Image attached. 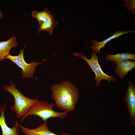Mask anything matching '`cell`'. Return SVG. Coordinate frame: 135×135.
<instances>
[{
	"label": "cell",
	"instance_id": "obj_15",
	"mask_svg": "<svg viewBox=\"0 0 135 135\" xmlns=\"http://www.w3.org/2000/svg\"><path fill=\"white\" fill-rule=\"evenodd\" d=\"M3 14L2 12L0 10V18L2 19L3 18Z\"/></svg>",
	"mask_w": 135,
	"mask_h": 135
},
{
	"label": "cell",
	"instance_id": "obj_14",
	"mask_svg": "<svg viewBox=\"0 0 135 135\" xmlns=\"http://www.w3.org/2000/svg\"><path fill=\"white\" fill-rule=\"evenodd\" d=\"M125 2V4L132 14H135V0H123Z\"/></svg>",
	"mask_w": 135,
	"mask_h": 135
},
{
	"label": "cell",
	"instance_id": "obj_12",
	"mask_svg": "<svg viewBox=\"0 0 135 135\" xmlns=\"http://www.w3.org/2000/svg\"><path fill=\"white\" fill-rule=\"evenodd\" d=\"M5 106V103L3 108L2 106L0 108L1 114L0 116V126L2 131V135H18V132L19 124L17 121L12 128L8 127L6 123L4 114Z\"/></svg>",
	"mask_w": 135,
	"mask_h": 135
},
{
	"label": "cell",
	"instance_id": "obj_11",
	"mask_svg": "<svg viewBox=\"0 0 135 135\" xmlns=\"http://www.w3.org/2000/svg\"><path fill=\"white\" fill-rule=\"evenodd\" d=\"M16 38L12 36L6 41H0V61L6 59L9 54L10 50L12 48L16 47L18 43L16 40Z\"/></svg>",
	"mask_w": 135,
	"mask_h": 135
},
{
	"label": "cell",
	"instance_id": "obj_3",
	"mask_svg": "<svg viewBox=\"0 0 135 135\" xmlns=\"http://www.w3.org/2000/svg\"><path fill=\"white\" fill-rule=\"evenodd\" d=\"M10 86H4L3 88L11 94L14 97V104L11 107V110L15 112L18 118L24 116L29 109L38 100L26 97L16 89L14 84L10 82Z\"/></svg>",
	"mask_w": 135,
	"mask_h": 135
},
{
	"label": "cell",
	"instance_id": "obj_8",
	"mask_svg": "<svg viewBox=\"0 0 135 135\" xmlns=\"http://www.w3.org/2000/svg\"><path fill=\"white\" fill-rule=\"evenodd\" d=\"M46 122L44 121L42 124L34 129L27 128L20 124H18V126L24 135H71L67 134H58L52 133L48 129Z\"/></svg>",
	"mask_w": 135,
	"mask_h": 135
},
{
	"label": "cell",
	"instance_id": "obj_5",
	"mask_svg": "<svg viewBox=\"0 0 135 135\" xmlns=\"http://www.w3.org/2000/svg\"><path fill=\"white\" fill-rule=\"evenodd\" d=\"M31 16L38 22L39 26L38 34L40 31L44 30L49 35L53 34V30L58 25V23L55 21L53 14L46 8L42 11H32Z\"/></svg>",
	"mask_w": 135,
	"mask_h": 135
},
{
	"label": "cell",
	"instance_id": "obj_2",
	"mask_svg": "<svg viewBox=\"0 0 135 135\" xmlns=\"http://www.w3.org/2000/svg\"><path fill=\"white\" fill-rule=\"evenodd\" d=\"M54 105L52 102L49 103L46 101L38 100L29 109L26 114L22 117L21 122H22L26 117L30 115L37 116L44 121H47L50 118H57L61 119L65 118L69 111H56L52 109Z\"/></svg>",
	"mask_w": 135,
	"mask_h": 135
},
{
	"label": "cell",
	"instance_id": "obj_4",
	"mask_svg": "<svg viewBox=\"0 0 135 135\" xmlns=\"http://www.w3.org/2000/svg\"><path fill=\"white\" fill-rule=\"evenodd\" d=\"M72 54L82 58L88 63L92 71L95 74L96 86H98L102 80H103L107 81L108 83H110L111 82L116 83V79L114 76L108 75L102 71L98 63V56L94 52H92L91 58L90 59H88L82 53L74 52Z\"/></svg>",
	"mask_w": 135,
	"mask_h": 135
},
{
	"label": "cell",
	"instance_id": "obj_7",
	"mask_svg": "<svg viewBox=\"0 0 135 135\" xmlns=\"http://www.w3.org/2000/svg\"><path fill=\"white\" fill-rule=\"evenodd\" d=\"M130 116L132 120L131 124L135 125V85L128 82L124 99Z\"/></svg>",
	"mask_w": 135,
	"mask_h": 135
},
{
	"label": "cell",
	"instance_id": "obj_6",
	"mask_svg": "<svg viewBox=\"0 0 135 135\" xmlns=\"http://www.w3.org/2000/svg\"><path fill=\"white\" fill-rule=\"evenodd\" d=\"M25 48L24 46L23 50H20L19 54L18 56H13L9 54L6 58V59L10 60L22 69V71L20 72V73L22 74V78H23L34 77L35 68L42 63V62H34L29 64L26 62L24 56V52Z\"/></svg>",
	"mask_w": 135,
	"mask_h": 135
},
{
	"label": "cell",
	"instance_id": "obj_13",
	"mask_svg": "<svg viewBox=\"0 0 135 135\" xmlns=\"http://www.w3.org/2000/svg\"><path fill=\"white\" fill-rule=\"evenodd\" d=\"M106 59V60L113 61L114 62H122L124 61L132 59L135 60V55L129 52L118 53L116 54H105Z\"/></svg>",
	"mask_w": 135,
	"mask_h": 135
},
{
	"label": "cell",
	"instance_id": "obj_10",
	"mask_svg": "<svg viewBox=\"0 0 135 135\" xmlns=\"http://www.w3.org/2000/svg\"><path fill=\"white\" fill-rule=\"evenodd\" d=\"M135 31H117L110 36L100 42L93 39L90 41L91 43L93 44L91 46V48L96 54L100 53V49L102 48H104L105 44L110 41L123 34L130 32L133 33Z\"/></svg>",
	"mask_w": 135,
	"mask_h": 135
},
{
	"label": "cell",
	"instance_id": "obj_1",
	"mask_svg": "<svg viewBox=\"0 0 135 135\" xmlns=\"http://www.w3.org/2000/svg\"><path fill=\"white\" fill-rule=\"evenodd\" d=\"M51 96L56 107L62 110L73 111L79 97L76 86L69 81L54 84L51 86Z\"/></svg>",
	"mask_w": 135,
	"mask_h": 135
},
{
	"label": "cell",
	"instance_id": "obj_9",
	"mask_svg": "<svg viewBox=\"0 0 135 135\" xmlns=\"http://www.w3.org/2000/svg\"><path fill=\"white\" fill-rule=\"evenodd\" d=\"M116 64L115 72L120 78L123 79L132 70L135 68V62L129 60L122 62H114Z\"/></svg>",
	"mask_w": 135,
	"mask_h": 135
}]
</instances>
